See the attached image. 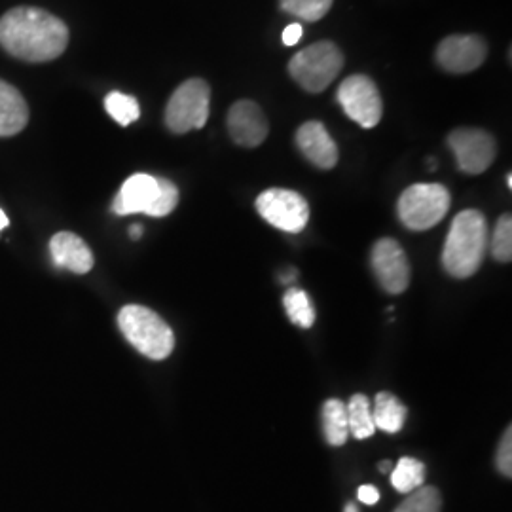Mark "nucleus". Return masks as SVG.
Masks as SVG:
<instances>
[{"instance_id":"nucleus-1","label":"nucleus","mask_w":512,"mask_h":512,"mask_svg":"<svg viewBox=\"0 0 512 512\" xmlns=\"http://www.w3.org/2000/svg\"><path fill=\"white\" fill-rule=\"evenodd\" d=\"M67 44V25L46 10L21 6L0 18V46L21 61H54L67 50Z\"/></svg>"},{"instance_id":"nucleus-2","label":"nucleus","mask_w":512,"mask_h":512,"mask_svg":"<svg viewBox=\"0 0 512 512\" xmlns=\"http://www.w3.org/2000/svg\"><path fill=\"white\" fill-rule=\"evenodd\" d=\"M490 245L486 217L476 209H465L452 222L442 249V266L456 279L475 275Z\"/></svg>"},{"instance_id":"nucleus-3","label":"nucleus","mask_w":512,"mask_h":512,"mask_svg":"<svg viewBox=\"0 0 512 512\" xmlns=\"http://www.w3.org/2000/svg\"><path fill=\"white\" fill-rule=\"evenodd\" d=\"M118 327L129 344L152 361H164L175 348L173 330L147 306H124L118 313Z\"/></svg>"},{"instance_id":"nucleus-4","label":"nucleus","mask_w":512,"mask_h":512,"mask_svg":"<svg viewBox=\"0 0 512 512\" xmlns=\"http://www.w3.org/2000/svg\"><path fill=\"white\" fill-rule=\"evenodd\" d=\"M342 67V50L330 40H321L294 55L289 63V73L306 92L321 93L338 78Z\"/></svg>"},{"instance_id":"nucleus-5","label":"nucleus","mask_w":512,"mask_h":512,"mask_svg":"<svg viewBox=\"0 0 512 512\" xmlns=\"http://www.w3.org/2000/svg\"><path fill=\"white\" fill-rule=\"evenodd\" d=\"M450 209V192L439 183H418L406 188L397 203L399 219L408 230L423 232L437 226Z\"/></svg>"},{"instance_id":"nucleus-6","label":"nucleus","mask_w":512,"mask_h":512,"mask_svg":"<svg viewBox=\"0 0 512 512\" xmlns=\"http://www.w3.org/2000/svg\"><path fill=\"white\" fill-rule=\"evenodd\" d=\"M211 88L202 78H190L171 95L165 107V126L177 135L202 129L209 118Z\"/></svg>"},{"instance_id":"nucleus-7","label":"nucleus","mask_w":512,"mask_h":512,"mask_svg":"<svg viewBox=\"0 0 512 512\" xmlns=\"http://www.w3.org/2000/svg\"><path fill=\"white\" fill-rule=\"evenodd\" d=\"M256 211L262 219L287 234H300L310 222V205L294 190L270 188L256 198Z\"/></svg>"},{"instance_id":"nucleus-8","label":"nucleus","mask_w":512,"mask_h":512,"mask_svg":"<svg viewBox=\"0 0 512 512\" xmlns=\"http://www.w3.org/2000/svg\"><path fill=\"white\" fill-rule=\"evenodd\" d=\"M336 99L349 118L361 128H374L382 120V95L374 80L365 74H353L346 78L338 88Z\"/></svg>"},{"instance_id":"nucleus-9","label":"nucleus","mask_w":512,"mask_h":512,"mask_svg":"<svg viewBox=\"0 0 512 512\" xmlns=\"http://www.w3.org/2000/svg\"><path fill=\"white\" fill-rule=\"evenodd\" d=\"M448 147L452 148L458 167L467 175H480L494 164L497 145L484 129L459 128L448 135Z\"/></svg>"},{"instance_id":"nucleus-10","label":"nucleus","mask_w":512,"mask_h":512,"mask_svg":"<svg viewBox=\"0 0 512 512\" xmlns=\"http://www.w3.org/2000/svg\"><path fill=\"white\" fill-rule=\"evenodd\" d=\"M370 266L387 294H403L410 285V262L395 239H378L370 253Z\"/></svg>"},{"instance_id":"nucleus-11","label":"nucleus","mask_w":512,"mask_h":512,"mask_svg":"<svg viewBox=\"0 0 512 512\" xmlns=\"http://www.w3.org/2000/svg\"><path fill=\"white\" fill-rule=\"evenodd\" d=\"M488 55V44L476 35L444 38L437 48V63L444 71L467 74L476 71Z\"/></svg>"},{"instance_id":"nucleus-12","label":"nucleus","mask_w":512,"mask_h":512,"mask_svg":"<svg viewBox=\"0 0 512 512\" xmlns=\"http://www.w3.org/2000/svg\"><path fill=\"white\" fill-rule=\"evenodd\" d=\"M228 133L239 147H260L268 137V120L255 101H238L228 110Z\"/></svg>"},{"instance_id":"nucleus-13","label":"nucleus","mask_w":512,"mask_h":512,"mask_svg":"<svg viewBox=\"0 0 512 512\" xmlns=\"http://www.w3.org/2000/svg\"><path fill=\"white\" fill-rule=\"evenodd\" d=\"M160 196V179L147 173H137L122 184L118 196L112 202V211L118 217L126 215H150L154 203Z\"/></svg>"},{"instance_id":"nucleus-14","label":"nucleus","mask_w":512,"mask_h":512,"mask_svg":"<svg viewBox=\"0 0 512 512\" xmlns=\"http://www.w3.org/2000/svg\"><path fill=\"white\" fill-rule=\"evenodd\" d=\"M296 147L300 148L306 160H310L311 164L319 169H332L340 158L334 139L330 137L327 128L317 120L306 122L298 128Z\"/></svg>"},{"instance_id":"nucleus-15","label":"nucleus","mask_w":512,"mask_h":512,"mask_svg":"<svg viewBox=\"0 0 512 512\" xmlns=\"http://www.w3.org/2000/svg\"><path fill=\"white\" fill-rule=\"evenodd\" d=\"M50 253L55 266L65 268L74 274H88L93 268L92 249L86 241L73 232H59L50 241Z\"/></svg>"},{"instance_id":"nucleus-16","label":"nucleus","mask_w":512,"mask_h":512,"mask_svg":"<svg viewBox=\"0 0 512 512\" xmlns=\"http://www.w3.org/2000/svg\"><path fill=\"white\" fill-rule=\"evenodd\" d=\"M29 122V107L23 95L0 80V137H12L23 131Z\"/></svg>"},{"instance_id":"nucleus-17","label":"nucleus","mask_w":512,"mask_h":512,"mask_svg":"<svg viewBox=\"0 0 512 512\" xmlns=\"http://www.w3.org/2000/svg\"><path fill=\"white\" fill-rule=\"evenodd\" d=\"M372 418H374L376 429L395 435L403 429L404 421L408 418V410L393 393L382 391L376 395Z\"/></svg>"},{"instance_id":"nucleus-18","label":"nucleus","mask_w":512,"mask_h":512,"mask_svg":"<svg viewBox=\"0 0 512 512\" xmlns=\"http://www.w3.org/2000/svg\"><path fill=\"white\" fill-rule=\"evenodd\" d=\"M323 431L330 446H344L348 442L349 423L346 404L338 399H329L323 404Z\"/></svg>"},{"instance_id":"nucleus-19","label":"nucleus","mask_w":512,"mask_h":512,"mask_svg":"<svg viewBox=\"0 0 512 512\" xmlns=\"http://www.w3.org/2000/svg\"><path fill=\"white\" fill-rule=\"evenodd\" d=\"M346 412H348L349 435H353L357 440H365L376 433L372 406L366 395L363 393L353 395L346 404Z\"/></svg>"},{"instance_id":"nucleus-20","label":"nucleus","mask_w":512,"mask_h":512,"mask_svg":"<svg viewBox=\"0 0 512 512\" xmlns=\"http://www.w3.org/2000/svg\"><path fill=\"white\" fill-rule=\"evenodd\" d=\"M425 482V465L420 459L401 458L391 471V484L399 494H412Z\"/></svg>"},{"instance_id":"nucleus-21","label":"nucleus","mask_w":512,"mask_h":512,"mask_svg":"<svg viewBox=\"0 0 512 512\" xmlns=\"http://www.w3.org/2000/svg\"><path fill=\"white\" fill-rule=\"evenodd\" d=\"M285 311L294 325L302 329H311L315 323V308L311 304V298L306 291L289 287V291L283 296Z\"/></svg>"},{"instance_id":"nucleus-22","label":"nucleus","mask_w":512,"mask_h":512,"mask_svg":"<svg viewBox=\"0 0 512 512\" xmlns=\"http://www.w3.org/2000/svg\"><path fill=\"white\" fill-rule=\"evenodd\" d=\"M105 110L112 116V120H116V124H120L124 128L133 124L135 120H139V116H141L139 101L128 93H109L105 99Z\"/></svg>"},{"instance_id":"nucleus-23","label":"nucleus","mask_w":512,"mask_h":512,"mask_svg":"<svg viewBox=\"0 0 512 512\" xmlns=\"http://www.w3.org/2000/svg\"><path fill=\"white\" fill-rule=\"evenodd\" d=\"M442 495L435 486H421L404 499L395 512H440Z\"/></svg>"},{"instance_id":"nucleus-24","label":"nucleus","mask_w":512,"mask_h":512,"mask_svg":"<svg viewBox=\"0 0 512 512\" xmlns=\"http://www.w3.org/2000/svg\"><path fill=\"white\" fill-rule=\"evenodd\" d=\"M334 0H279L283 12L304 21H319L329 14Z\"/></svg>"},{"instance_id":"nucleus-25","label":"nucleus","mask_w":512,"mask_h":512,"mask_svg":"<svg viewBox=\"0 0 512 512\" xmlns=\"http://www.w3.org/2000/svg\"><path fill=\"white\" fill-rule=\"evenodd\" d=\"M492 255L497 262H511L512 258V219L511 215H501L492 234Z\"/></svg>"},{"instance_id":"nucleus-26","label":"nucleus","mask_w":512,"mask_h":512,"mask_svg":"<svg viewBox=\"0 0 512 512\" xmlns=\"http://www.w3.org/2000/svg\"><path fill=\"white\" fill-rule=\"evenodd\" d=\"M177 203H179V188L167 179H160V196H158V200L154 203L148 217H156V219L167 217L175 211Z\"/></svg>"},{"instance_id":"nucleus-27","label":"nucleus","mask_w":512,"mask_h":512,"mask_svg":"<svg viewBox=\"0 0 512 512\" xmlns=\"http://www.w3.org/2000/svg\"><path fill=\"white\" fill-rule=\"evenodd\" d=\"M495 465L497 471L505 478L512 476V429L507 427V431L503 433V437L499 440L497 452H495Z\"/></svg>"},{"instance_id":"nucleus-28","label":"nucleus","mask_w":512,"mask_h":512,"mask_svg":"<svg viewBox=\"0 0 512 512\" xmlns=\"http://www.w3.org/2000/svg\"><path fill=\"white\" fill-rule=\"evenodd\" d=\"M304 35V29H302V25L300 23H293V25H289V27H285V31H283V44L285 46H294V44H298V40L302 38Z\"/></svg>"},{"instance_id":"nucleus-29","label":"nucleus","mask_w":512,"mask_h":512,"mask_svg":"<svg viewBox=\"0 0 512 512\" xmlns=\"http://www.w3.org/2000/svg\"><path fill=\"white\" fill-rule=\"evenodd\" d=\"M357 495H359V501L365 503V505H376V503L380 501L378 488H376V486H370V484L361 486V488H359V494Z\"/></svg>"},{"instance_id":"nucleus-30","label":"nucleus","mask_w":512,"mask_h":512,"mask_svg":"<svg viewBox=\"0 0 512 512\" xmlns=\"http://www.w3.org/2000/svg\"><path fill=\"white\" fill-rule=\"evenodd\" d=\"M279 279H281V283H285V285H289V283H291V281H294V279H296V270H287V272H283V274H281V277H279Z\"/></svg>"},{"instance_id":"nucleus-31","label":"nucleus","mask_w":512,"mask_h":512,"mask_svg":"<svg viewBox=\"0 0 512 512\" xmlns=\"http://www.w3.org/2000/svg\"><path fill=\"white\" fill-rule=\"evenodd\" d=\"M129 236L131 239H139L143 236V226H139V224H133L131 228H129Z\"/></svg>"},{"instance_id":"nucleus-32","label":"nucleus","mask_w":512,"mask_h":512,"mask_svg":"<svg viewBox=\"0 0 512 512\" xmlns=\"http://www.w3.org/2000/svg\"><path fill=\"white\" fill-rule=\"evenodd\" d=\"M10 224V220H8V217H6V213L0 209V232L6 228Z\"/></svg>"},{"instance_id":"nucleus-33","label":"nucleus","mask_w":512,"mask_h":512,"mask_svg":"<svg viewBox=\"0 0 512 512\" xmlns=\"http://www.w3.org/2000/svg\"><path fill=\"white\" fill-rule=\"evenodd\" d=\"M378 469H380L382 473H389V471H391V461H382V463L378 465Z\"/></svg>"},{"instance_id":"nucleus-34","label":"nucleus","mask_w":512,"mask_h":512,"mask_svg":"<svg viewBox=\"0 0 512 512\" xmlns=\"http://www.w3.org/2000/svg\"><path fill=\"white\" fill-rule=\"evenodd\" d=\"M344 512H359L357 511V507L353 505V503H349V505H346V509H344Z\"/></svg>"},{"instance_id":"nucleus-35","label":"nucleus","mask_w":512,"mask_h":512,"mask_svg":"<svg viewBox=\"0 0 512 512\" xmlns=\"http://www.w3.org/2000/svg\"><path fill=\"white\" fill-rule=\"evenodd\" d=\"M507 186H509V188H512V177H511V175H507Z\"/></svg>"}]
</instances>
